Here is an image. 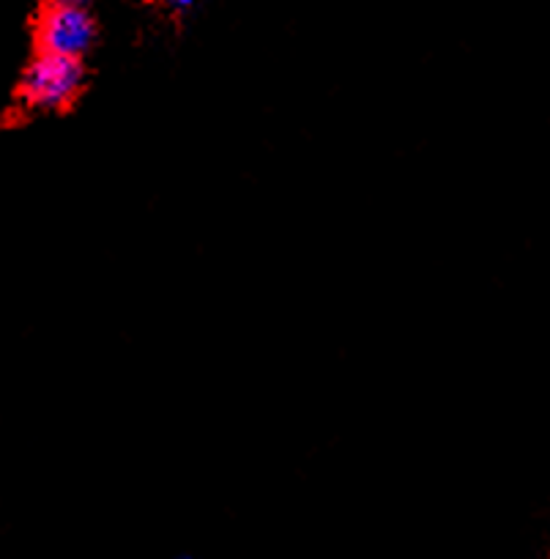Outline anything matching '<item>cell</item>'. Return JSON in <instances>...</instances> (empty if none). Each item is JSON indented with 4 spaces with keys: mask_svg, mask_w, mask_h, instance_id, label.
Here are the masks:
<instances>
[{
    "mask_svg": "<svg viewBox=\"0 0 550 559\" xmlns=\"http://www.w3.org/2000/svg\"><path fill=\"white\" fill-rule=\"evenodd\" d=\"M96 23L83 0H50L39 17V47L58 58L80 61L94 47Z\"/></svg>",
    "mask_w": 550,
    "mask_h": 559,
    "instance_id": "cell-1",
    "label": "cell"
},
{
    "mask_svg": "<svg viewBox=\"0 0 550 559\" xmlns=\"http://www.w3.org/2000/svg\"><path fill=\"white\" fill-rule=\"evenodd\" d=\"M170 3L172 12H192V9H198L203 3V0H167Z\"/></svg>",
    "mask_w": 550,
    "mask_h": 559,
    "instance_id": "cell-3",
    "label": "cell"
},
{
    "mask_svg": "<svg viewBox=\"0 0 550 559\" xmlns=\"http://www.w3.org/2000/svg\"><path fill=\"white\" fill-rule=\"evenodd\" d=\"M83 63L39 52L23 78V99L34 110H63L83 88Z\"/></svg>",
    "mask_w": 550,
    "mask_h": 559,
    "instance_id": "cell-2",
    "label": "cell"
}]
</instances>
